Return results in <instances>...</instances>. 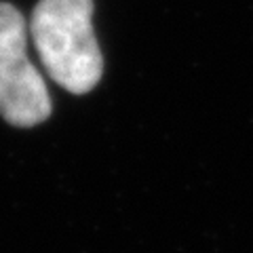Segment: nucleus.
I'll list each match as a JSON object with an SVG mask.
<instances>
[{"label": "nucleus", "instance_id": "nucleus-1", "mask_svg": "<svg viewBox=\"0 0 253 253\" xmlns=\"http://www.w3.org/2000/svg\"><path fill=\"white\" fill-rule=\"evenodd\" d=\"M30 36L59 86L84 95L99 83L104 59L93 32V0H41L32 11Z\"/></svg>", "mask_w": 253, "mask_h": 253}, {"label": "nucleus", "instance_id": "nucleus-2", "mask_svg": "<svg viewBox=\"0 0 253 253\" xmlns=\"http://www.w3.org/2000/svg\"><path fill=\"white\" fill-rule=\"evenodd\" d=\"M42 74L28 59V23L9 2H0V116L13 126H34L51 116Z\"/></svg>", "mask_w": 253, "mask_h": 253}]
</instances>
